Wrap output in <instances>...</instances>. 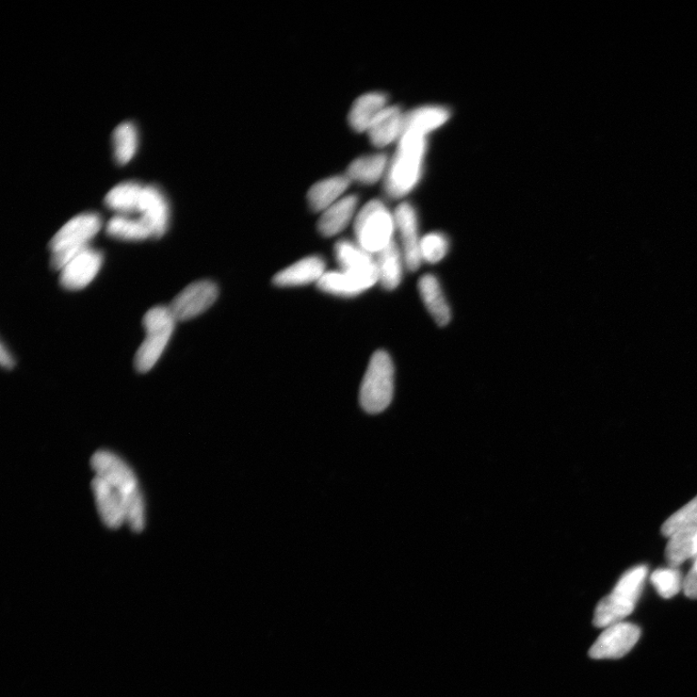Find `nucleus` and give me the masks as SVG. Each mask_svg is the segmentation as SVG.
<instances>
[{
	"mask_svg": "<svg viewBox=\"0 0 697 697\" xmlns=\"http://www.w3.org/2000/svg\"><path fill=\"white\" fill-rule=\"evenodd\" d=\"M449 242L442 233H430L421 238L420 255L423 262L437 264L443 260L449 252Z\"/></svg>",
	"mask_w": 697,
	"mask_h": 697,
	"instance_id": "nucleus-30",
	"label": "nucleus"
},
{
	"mask_svg": "<svg viewBox=\"0 0 697 697\" xmlns=\"http://www.w3.org/2000/svg\"><path fill=\"white\" fill-rule=\"evenodd\" d=\"M386 169L387 159L385 154L364 156L352 162L346 176L350 181L372 185L380 180Z\"/></svg>",
	"mask_w": 697,
	"mask_h": 697,
	"instance_id": "nucleus-25",
	"label": "nucleus"
},
{
	"mask_svg": "<svg viewBox=\"0 0 697 697\" xmlns=\"http://www.w3.org/2000/svg\"><path fill=\"white\" fill-rule=\"evenodd\" d=\"M404 117L398 107H385L368 128L371 143L383 148L398 140L403 131Z\"/></svg>",
	"mask_w": 697,
	"mask_h": 697,
	"instance_id": "nucleus-17",
	"label": "nucleus"
},
{
	"mask_svg": "<svg viewBox=\"0 0 697 697\" xmlns=\"http://www.w3.org/2000/svg\"><path fill=\"white\" fill-rule=\"evenodd\" d=\"M375 258L382 287L387 290H396L402 281L403 267H407L398 243L394 239Z\"/></svg>",
	"mask_w": 697,
	"mask_h": 697,
	"instance_id": "nucleus-20",
	"label": "nucleus"
},
{
	"mask_svg": "<svg viewBox=\"0 0 697 697\" xmlns=\"http://www.w3.org/2000/svg\"><path fill=\"white\" fill-rule=\"evenodd\" d=\"M175 322L167 306H155L145 313L143 318L145 339L134 358V366L139 373H147L157 364L170 342Z\"/></svg>",
	"mask_w": 697,
	"mask_h": 697,
	"instance_id": "nucleus-6",
	"label": "nucleus"
},
{
	"mask_svg": "<svg viewBox=\"0 0 697 697\" xmlns=\"http://www.w3.org/2000/svg\"><path fill=\"white\" fill-rule=\"evenodd\" d=\"M143 187L144 185L138 182L120 184L109 191L105 197V205L119 216L138 215Z\"/></svg>",
	"mask_w": 697,
	"mask_h": 697,
	"instance_id": "nucleus-23",
	"label": "nucleus"
},
{
	"mask_svg": "<svg viewBox=\"0 0 697 697\" xmlns=\"http://www.w3.org/2000/svg\"><path fill=\"white\" fill-rule=\"evenodd\" d=\"M106 233L109 237L126 241H141L153 238L150 227L141 217L134 218L127 216H113L107 225Z\"/></svg>",
	"mask_w": 697,
	"mask_h": 697,
	"instance_id": "nucleus-24",
	"label": "nucleus"
},
{
	"mask_svg": "<svg viewBox=\"0 0 697 697\" xmlns=\"http://www.w3.org/2000/svg\"><path fill=\"white\" fill-rule=\"evenodd\" d=\"M640 628L630 623L620 622L607 627L590 649L593 659H620L638 643Z\"/></svg>",
	"mask_w": 697,
	"mask_h": 697,
	"instance_id": "nucleus-9",
	"label": "nucleus"
},
{
	"mask_svg": "<svg viewBox=\"0 0 697 697\" xmlns=\"http://www.w3.org/2000/svg\"><path fill=\"white\" fill-rule=\"evenodd\" d=\"M0 364L6 369H12L15 366L13 356L4 343L0 346Z\"/></svg>",
	"mask_w": 697,
	"mask_h": 697,
	"instance_id": "nucleus-31",
	"label": "nucleus"
},
{
	"mask_svg": "<svg viewBox=\"0 0 697 697\" xmlns=\"http://www.w3.org/2000/svg\"><path fill=\"white\" fill-rule=\"evenodd\" d=\"M652 585L659 595L664 598L676 596L684 587V578L677 567L655 571L651 576Z\"/></svg>",
	"mask_w": 697,
	"mask_h": 697,
	"instance_id": "nucleus-29",
	"label": "nucleus"
},
{
	"mask_svg": "<svg viewBox=\"0 0 697 697\" xmlns=\"http://www.w3.org/2000/svg\"><path fill=\"white\" fill-rule=\"evenodd\" d=\"M395 393V366L391 355L377 351L371 356L364 377L360 402L363 409L376 415L390 407Z\"/></svg>",
	"mask_w": 697,
	"mask_h": 697,
	"instance_id": "nucleus-5",
	"label": "nucleus"
},
{
	"mask_svg": "<svg viewBox=\"0 0 697 697\" xmlns=\"http://www.w3.org/2000/svg\"><path fill=\"white\" fill-rule=\"evenodd\" d=\"M138 215L147 223L153 238L164 237L170 224V205L164 191L155 185H144Z\"/></svg>",
	"mask_w": 697,
	"mask_h": 697,
	"instance_id": "nucleus-12",
	"label": "nucleus"
},
{
	"mask_svg": "<svg viewBox=\"0 0 697 697\" xmlns=\"http://www.w3.org/2000/svg\"><path fill=\"white\" fill-rule=\"evenodd\" d=\"M218 295V287L215 282L200 280L185 287L173 300L169 308L176 322L188 321L212 307Z\"/></svg>",
	"mask_w": 697,
	"mask_h": 697,
	"instance_id": "nucleus-8",
	"label": "nucleus"
},
{
	"mask_svg": "<svg viewBox=\"0 0 697 697\" xmlns=\"http://www.w3.org/2000/svg\"><path fill=\"white\" fill-rule=\"evenodd\" d=\"M694 563L692 567L691 572L697 574V534L695 538V548H694V557H693Z\"/></svg>",
	"mask_w": 697,
	"mask_h": 697,
	"instance_id": "nucleus-32",
	"label": "nucleus"
},
{
	"mask_svg": "<svg viewBox=\"0 0 697 697\" xmlns=\"http://www.w3.org/2000/svg\"><path fill=\"white\" fill-rule=\"evenodd\" d=\"M102 223L100 214L90 212L76 216L64 224L48 242V250L52 252L51 269L60 271L77 255L90 248V241L99 234Z\"/></svg>",
	"mask_w": 697,
	"mask_h": 697,
	"instance_id": "nucleus-3",
	"label": "nucleus"
},
{
	"mask_svg": "<svg viewBox=\"0 0 697 697\" xmlns=\"http://www.w3.org/2000/svg\"><path fill=\"white\" fill-rule=\"evenodd\" d=\"M697 530H682L671 534L666 550L671 566L677 567L694 557Z\"/></svg>",
	"mask_w": 697,
	"mask_h": 697,
	"instance_id": "nucleus-27",
	"label": "nucleus"
},
{
	"mask_svg": "<svg viewBox=\"0 0 697 697\" xmlns=\"http://www.w3.org/2000/svg\"><path fill=\"white\" fill-rule=\"evenodd\" d=\"M327 272L326 262L320 256H310L280 271L273 278L278 287H300L318 283Z\"/></svg>",
	"mask_w": 697,
	"mask_h": 697,
	"instance_id": "nucleus-15",
	"label": "nucleus"
},
{
	"mask_svg": "<svg viewBox=\"0 0 697 697\" xmlns=\"http://www.w3.org/2000/svg\"><path fill=\"white\" fill-rule=\"evenodd\" d=\"M396 231L394 215L378 200L367 203L354 222L355 242L373 255L390 245Z\"/></svg>",
	"mask_w": 697,
	"mask_h": 697,
	"instance_id": "nucleus-7",
	"label": "nucleus"
},
{
	"mask_svg": "<svg viewBox=\"0 0 697 697\" xmlns=\"http://www.w3.org/2000/svg\"><path fill=\"white\" fill-rule=\"evenodd\" d=\"M417 286L420 298L432 318L438 325L447 326L451 312L439 280L432 274H426L420 278Z\"/></svg>",
	"mask_w": 697,
	"mask_h": 697,
	"instance_id": "nucleus-18",
	"label": "nucleus"
},
{
	"mask_svg": "<svg viewBox=\"0 0 697 697\" xmlns=\"http://www.w3.org/2000/svg\"><path fill=\"white\" fill-rule=\"evenodd\" d=\"M394 216L396 230L398 231L401 239L405 264L409 270L416 271L423 263L416 209L408 203H402L396 207Z\"/></svg>",
	"mask_w": 697,
	"mask_h": 697,
	"instance_id": "nucleus-10",
	"label": "nucleus"
},
{
	"mask_svg": "<svg viewBox=\"0 0 697 697\" xmlns=\"http://www.w3.org/2000/svg\"><path fill=\"white\" fill-rule=\"evenodd\" d=\"M433 132L416 110L405 115L397 151L386 173L385 187L388 196L402 198L417 186L423 173L428 136Z\"/></svg>",
	"mask_w": 697,
	"mask_h": 697,
	"instance_id": "nucleus-1",
	"label": "nucleus"
},
{
	"mask_svg": "<svg viewBox=\"0 0 697 697\" xmlns=\"http://www.w3.org/2000/svg\"><path fill=\"white\" fill-rule=\"evenodd\" d=\"M358 202L355 196H347L326 209L318 222L320 234L332 238L342 233L354 216Z\"/></svg>",
	"mask_w": 697,
	"mask_h": 697,
	"instance_id": "nucleus-19",
	"label": "nucleus"
},
{
	"mask_svg": "<svg viewBox=\"0 0 697 697\" xmlns=\"http://www.w3.org/2000/svg\"><path fill=\"white\" fill-rule=\"evenodd\" d=\"M386 106L383 93H367L356 100L349 113V122L355 132H367L369 126Z\"/></svg>",
	"mask_w": 697,
	"mask_h": 697,
	"instance_id": "nucleus-21",
	"label": "nucleus"
},
{
	"mask_svg": "<svg viewBox=\"0 0 697 697\" xmlns=\"http://www.w3.org/2000/svg\"><path fill=\"white\" fill-rule=\"evenodd\" d=\"M647 574L648 567L641 565L632 567L620 578L611 594L598 603L594 615L596 627L607 628L620 623L634 611Z\"/></svg>",
	"mask_w": 697,
	"mask_h": 697,
	"instance_id": "nucleus-4",
	"label": "nucleus"
},
{
	"mask_svg": "<svg viewBox=\"0 0 697 697\" xmlns=\"http://www.w3.org/2000/svg\"><path fill=\"white\" fill-rule=\"evenodd\" d=\"M103 253L90 247L77 255L60 270L59 283L63 289L79 290L88 287L103 265Z\"/></svg>",
	"mask_w": 697,
	"mask_h": 697,
	"instance_id": "nucleus-11",
	"label": "nucleus"
},
{
	"mask_svg": "<svg viewBox=\"0 0 697 697\" xmlns=\"http://www.w3.org/2000/svg\"><path fill=\"white\" fill-rule=\"evenodd\" d=\"M92 491L101 520L111 529H118L127 523V513L121 496L104 479L95 476Z\"/></svg>",
	"mask_w": 697,
	"mask_h": 697,
	"instance_id": "nucleus-14",
	"label": "nucleus"
},
{
	"mask_svg": "<svg viewBox=\"0 0 697 697\" xmlns=\"http://www.w3.org/2000/svg\"><path fill=\"white\" fill-rule=\"evenodd\" d=\"M91 467L96 476L110 483L122 499L128 526L134 532H141L145 524L144 501L132 469L115 453L108 450L94 453Z\"/></svg>",
	"mask_w": 697,
	"mask_h": 697,
	"instance_id": "nucleus-2",
	"label": "nucleus"
},
{
	"mask_svg": "<svg viewBox=\"0 0 697 697\" xmlns=\"http://www.w3.org/2000/svg\"><path fill=\"white\" fill-rule=\"evenodd\" d=\"M378 281L358 277L343 270H332L323 274L317 283L323 293L339 298H354L364 293Z\"/></svg>",
	"mask_w": 697,
	"mask_h": 697,
	"instance_id": "nucleus-16",
	"label": "nucleus"
},
{
	"mask_svg": "<svg viewBox=\"0 0 697 697\" xmlns=\"http://www.w3.org/2000/svg\"><path fill=\"white\" fill-rule=\"evenodd\" d=\"M346 175H337L323 180L308 192V203L316 213H323L340 200L350 185Z\"/></svg>",
	"mask_w": 697,
	"mask_h": 697,
	"instance_id": "nucleus-22",
	"label": "nucleus"
},
{
	"mask_svg": "<svg viewBox=\"0 0 697 697\" xmlns=\"http://www.w3.org/2000/svg\"><path fill=\"white\" fill-rule=\"evenodd\" d=\"M334 254L340 270L379 282L375 255L363 249L358 243L340 240L334 247Z\"/></svg>",
	"mask_w": 697,
	"mask_h": 697,
	"instance_id": "nucleus-13",
	"label": "nucleus"
},
{
	"mask_svg": "<svg viewBox=\"0 0 697 697\" xmlns=\"http://www.w3.org/2000/svg\"><path fill=\"white\" fill-rule=\"evenodd\" d=\"M138 147L139 132L136 125L131 121L120 124L112 134L113 157L117 164H129L135 156Z\"/></svg>",
	"mask_w": 697,
	"mask_h": 697,
	"instance_id": "nucleus-26",
	"label": "nucleus"
},
{
	"mask_svg": "<svg viewBox=\"0 0 697 697\" xmlns=\"http://www.w3.org/2000/svg\"><path fill=\"white\" fill-rule=\"evenodd\" d=\"M682 530H697V496L661 526V533L667 538Z\"/></svg>",
	"mask_w": 697,
	"mask_h": 697,
	"instance_id": "nucleus-28",
	"label": "nucleus"
}]
</instances>
